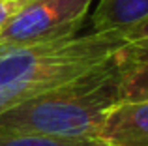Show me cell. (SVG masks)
<instances>
[{"mask_svg":"<svg viewBox=\"0 0 148 146\" xmlns=\"http://www.w3.org/2000/svg\"><path fill=\"white\" fill-rule=\"evenodd\" d=\"M94 0H28L0 34V47L77 36Z\"/></svg>","mask_w":148,"mask_h":146,"instance_id":"obj_3","label":"cell"},{"mask_svg":"<svg viewBox=\"0 0 148 146\" xmlns=\"http://www.w3.org/2000/svg\"><path fill=\"white\" fill-rule=\"evenodd\" d=\"M0 146H111L99 139H71L49 135H17L0 133Z\"/></svg>","mask_w":148,"mask_h":146,"instance_id":"obj_7","label":"cell"},{"mask_svg":"<svg viewBox=\"0 0 148 146\" xmlns=\"http://www.w3.org/2000/svg\"><path fill=\"white\" fill-rule=\"evenodd\" d=\"M120 53L99 68L0 113V133L98 139L105 114L120 103Z\"/></svg>","mask_w":148,"mask_h":146,"instance_id":"obj_1","label":"cell"},{"mask_svg":"<svg viewBox=\"0 0 148 146\" xmlns=\"http://www.w3.org/2000/svg\"><path fill=\"white\" fill-rule=\"evenodd\" d=\"M148 99V60L124 62L120 81V101Z\"/></svg>","mask_w":148,"mask_h":146,"instance_id":"obj_6","label":"cell"},{"mask_svg":"<svg viewBox=\"0 0 148 146\" xmlns=\"http://www.w3.org/2000/svg\"><path fill=\"white\" fill-rule=\"evenodd\" d=\"M148 19V0H99L90 17L92 32L126 30Z\"/></svg>","mask_w":148,"mask_h":146,"instance_id":"obj_5","label":"cell"},{"mask_svg":"<svg viewBox=\"0 0 148 146\" xmlns=\"http://www.w3.org/2000/svg\"><path fill=\"white\" fill-rule=\"evenodd\" d=\"M19 2H28V0H19Z\"/></svg>","mask_w":148,"mask_h":146,"instance_id":"obj_10","label":"cell"},{"mask_svg":"<svg viewBox=\"0 0 148 146\" xmlns=\"http://www.w3.org/2000/svg\"><path fill=\"white\" fill-rule=\"evenodd\" d=\"M126 43L124 32L111 30L0 47V113L86 75Z\"/></svg>","mask_w":148,"mask_h":146,"instance_id":"obj_2","label":"cell"},{"mask_svg":"<svg viewBox=\"0 0 148 146\" xmlns=\"http://www.w3.org/2000/svg\"><path fill=\"white\" fill-rule=\"evenodd\" d=\"M26 2H19V0H0V34L10 23V19L25 6Z\"/></svg>","mask_w":148,"mask_h":146,"instance_id":"obj_9","label":"cell"},{"mask_svg":"<svg viewBox=\"0 0 148 146\" xmlns=\"http://www.w3.org/2000/svg\"><path fill=\"white\" fill-rule=\"evenodd\" d=\"M127 43L120 51L124 62H139V60H148V19L133 28L124 32Z\"/></svg>","mask_w":148,"mask_h":146,"instance_id":"obj_8","label":"cell"},{"mask_svg":"<svg viewBox=\"0 0 148 146\" xmlns=\"http://www.w3.org/2000/svg\"><path fill=\"white\" fill-rule=\"evenodd\" d=\"M98 139L111 146H148V99L112 105Z\"/></svg>","mask_w":148,"mask_h":146,"instance_id":"obj_4","label":"cell"}]
</instances>
